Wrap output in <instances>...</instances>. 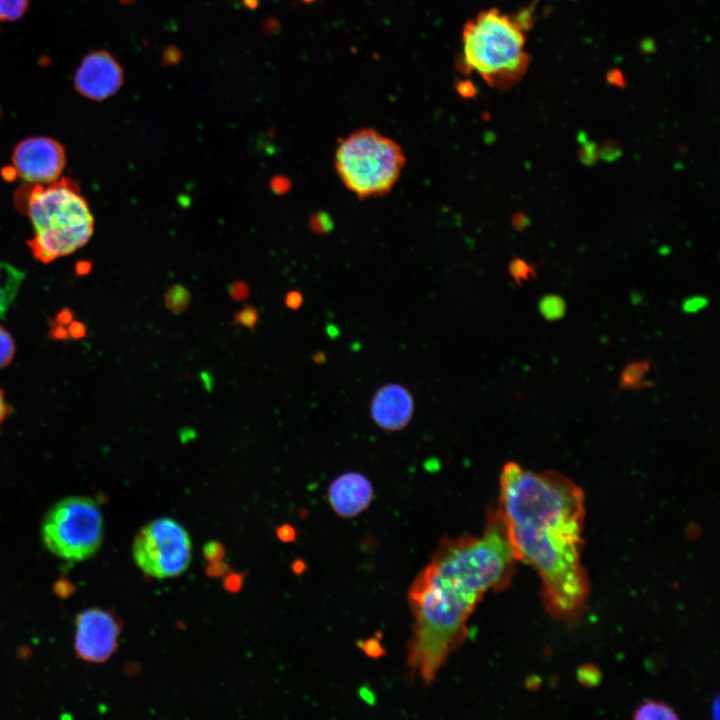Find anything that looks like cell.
<instances>
[{"label": "cell", "mask_w": 720, "mask_h": 720, "mask_svg": "<svg viewBox=\"0 0 720 720\" xmlns=\"http://www.w3.org/2000/svg\"><path fill=\"white\" fill-rule=\"evenodd\" d=\"M514 556L496 508L480 537L444 538L408 592L414 623L408 645L410 672L432 682L468 634L467 622L484 594L505 588Z\"/></svg>", "instance_id": "1"}, {"label": "cell", "mask_w": 720, "mask_h": 720, "mask_svg": "<svg viewBox=\"0 0 720 720\" xmlns=\"http://www.w3.org/2000/svg\"><path fill=\"white\" fill-rule=\"evenodd\" d=\"M497 509L507 527L555 528L582 534L583 493L556 473H537L515 462L506 463L500 476Z\"/></svg>", "instance_id": "2"}, {"label": "cell", "mask_w": 720, "mask_h": 720, "mask_svg": "<svg viewBox=\"0 0 720 720\" xmlns=\"http://www.w3.org/2000/svg\"><path fill=\"white\" fill-rule=\"evenodd\" d=\"M506 530L516 560L532 565L540 575L547 610L561 618L577 616L589 590L580 561L582 534L554 528Z\"/></svg>", "instance_id": "3"}, {"label": "cell", "mask_w": 720, "mask_h": 720, "mask_svg": "<svg viewBox=\"0 0 720 720\" xmlns=\"http://www.w3.org/2000/svg\"><path fill=\"white\" fill-rule=\"evenodd\" d=\"M16 206L31 220L34 235L27 244L34 258L49 263L84 246L94 220L79 186L69 178L46 186L28 185L16 193Z\"/></svg>", "instance_id": "4"}, {"label": "cell", "mask_w": 720, "mask_h": 720, "mask_svg": "<svg viewBox=\"0 0 720 720\" xmlns=\"http://www.w3.org/2000/svg\"><path fill=\"white\" fill-rule=\"evenodd\" d=\"M524 26L520 19L498 9L482 11L462 32L461 66L495 88H509L526 73Z\"/></svg>", "instance_id": "5"}, {"label": "cell", "mask_w": 720, "mask_h": 720, "mask_svg": "<svg viewBox=\"0 0 720 720\" xmlns=\"http://www.w3.org/2000/svg\"><path fill=\"white\" fill-rule=\"evenodd\" d=\"M334 163L343 185L364 200L391 192L400 179L406 156L393 139L375 129L362 128L338 143Z\"/></svg>", "instance_id": "6"}, {"label": "cell", "mask_w": 720, "mask_h": 720, "mask_svg": "<svg viewBox=\"0 0 720 720\" xmlns=\"http://www.w3.org/2000/svg\"><path fill=\"white\" fill-rule=\"evenodd\" d=\"M104 534L101 510L93 499L72 496L47 511L41 526L46 548L59 558L83 561L100 548Z\"/></svg>", "instance_id": "7"}, {"label": "cell", "mask_w": 720, "mask_h": 720, "mask_svg": "<svg viewBox=\"0 0 720 720\" xmlns=\"http://www.w3.org/2000/svg\"><path fill=\"white\" fill-rule=\"evenodd\" d=\"M132 555L137 567L146 576L155 579L177 577L188 569L191 562L190 535L176 520L157 518L137 532Z\"/></svg>", "instance_id": "8"}, {"label": "cell", "mask_w": 720, "mask_h": 720, "mask_svg": "<svg viewBox=\"0 0 720 720\" xmlns=\"http://www.w3.org/2000/svg\"><path fill=\"white\" fill-rule=\"evenodd\" d=\"M121 622L112 612L101 608L82 611L75 621L74 649L79 658L102 663L117 649Z\"/></svg>", "instance_id": "9"}, {"label": "cell", "mask_w": 720, "mask_h": 720, "mask_svg": "<svg viewBox=\"0 0 720 720\" xmlns=\"http://www.w3.org/2000/svg\"><path fill=\"white\" fill-rule=\"evenodd\" d=\"M12 161L16 173L30 183H51L65 166V150L54 139L29 137L14 148Z\"/></svg>", "instance_id": "10"}, {"label": "cell", "mask_w": 720, "mask_h": 720, "mask_svg": "<svg viewBox=\"0 0 720 720\" xmlns=\"http://www.w3.org/2000/svg\"><path fill=\"white\" fill-rule=\"evenodd\" d=\"M123 69L107 51L98 50L86 55L74 75V88L82 96L102 101L114 95L122 86Z\"/></svg>", "instance_id": "11"}, {"label": "cell", "mask_w": 720, "mask_h": 720, "mask_svg": "<svg viewBox=\"0 0 720 720\" xmlns=\"http://www.w3.org/2000/svg\"><path fill=\"white\" fill-rule=\"evenodd\" d=\"M414 398L402 384L389 383L381 386L373 395L370 414L382 430L396 432L404 429L414 414Z\"/></svg>", "instance_id": "12"}, {"label": "cell", "mask_w": 720, "mask_h": 720, "mask_svg": "<svg viewBox=\"0 0 720 720\" xmlns=\"http://www.w3.org/2000/svg\"><path fill=\"white\" fill-rule=\"evenodd\" d=\"M374 495L370 480L356 471L337 476L329 485L328 501L342 518H352L366 510Z\"/></svg>", "instance_id": "13"}, {"label": "cell", "mask_w": 720, "mask_h": 720, "mask_svg": "<svg viewBox=\"0 0 720 720\" xmlns=\"http://www.w3.org/2000/svg\"><path fill=\"white\" fill-rule=\"evenodd\" d=\"M24 279V272L18 268L0 262V317L7 312Z\"/></svg>", "instance_id": "14"}, {"label": "cell", "mask_w": 720, "mask_h": 720, "mask_svg": "<svg viewBox=\"0 0 720 720\" xmlns=\"http://www.w3.org/2000/svg\"><path fill=\"white\" fill-rule=\"evenodd\" d=\"M633 718L637 720H676L679 716L674 708L666 703L649 700L638 706Z\"/></svg>", "instance_id": "15"}, {"label": "cell", "mask_w": 720, "mask_h": 720, "mask_svg": "<svg viewBox=\"0 0 720 720\" xmlns=\"http://www.w3.org/2000/svg\"><path fill=\"white\" fill-rule=\"evenodd\" d=\"M190 300L189 291L181 285L170 287L165 294V305L174 314L183 313L188 308Z\"/></svg>", "instance_id": "16"}, {"label": "cell", "mask_w": 720, "mask_h": 720, "mask_svg": "<svg viewBox=\"0 0 720 720\" xmlns=\"http://www.w3.org/2000/svg\"><path fill=\"white\" fill-rule=\"evenodd\" d=\"M29 7V0H0V21L12 22L20 19Z\"/></svg>", "instance_id": "17"}, {"label": "cell", "mask_w": 720, "mask_h": 720, "mask_svg": "<svg viewBox=\"0 0 720 720\" xmlns=\"http://www.w3.org/2000/svg\"><path fill=\"white\" fill-rule=\"evenodd\" d=\"M509 273L518 285L536 277V268L521 258H514L509 264Z\"/></svg>", "instance_id": "18"}, {"label": "cell", "mask_w": 720, "mask_h": 720, "mask_svg": "<svg viewBox=\"0 0 720 720\" xmlns=\"http://www.w3.org/2000/svg\"><path fill=\"white\" fill-rule=\"evenodd\" d=\"M539 308L547 319H557L563 315L565 303L563 299L557 295H547L540 301Z\"/></svg>", "instance_id": "19"}, {"label": "cell", "mask_w": 720, "mask_h": 720, "mask_svg": "<svg viewBox=\"0 0 720 720\" xmlns=\"http://www.w3.org/2000/svg\"><path fill=\"white\" fill-rule=\"evenodd\" d=\"M15 354V342L2 326H0V369L7 366Z\"/></svg>", "instance_id": "20"}, {"label": "cell", "mask_w": 720, "mask_h": 720, "mask_svg": "<svg viewBox=\"0 0 720 720\" xmlns=\"http://www.w3.org/2000/svg\"><path fill=\"white\" fill-rule=\"evenodd\" d=\"M581 146L578 150L579 160L587 166L595 164L599 159L598 156V145L594 142L588 141L585 136L578 138Z\"/></svg>", "instance_id": "21"}, {"label": "cell", "mask_w": 720, "mask_h": 720, "mask_svg": "<svg viewBox=\"0 0 720 720\" xmlns=\"http://www.w3.org/2000/svg\"><path fill=\"white\" fill-rule=\"evenodd\" d=\"M258 321V311L254 306L245 305L234 315V324H239L250 330H254Z\"/></svg>", "instance_id": "22"}, {"label": "cell", "mask_w": 720, "mask_h": 720, "mask_svg": "<svg viewBox=\"0 0 720 720\" xmlns=\"http://www.w3.org/2000/svg\"><path fill=\"white\" fill-rule=\"evenodd\" d=\"M309 224L311 230L317 234L329 233L334 227V223L330 215L323 211L313 214L310 218Z\"/></svg>", "instance_id": "23"}, {"label": "cell", "mask_w": 720, "mask_h": 720, "mask_svg": "<svg viewBox=\"0 0 720 720\" xmlns=\"http://www.w3.org/2000/svg\"><path fill=\"white\" fill-rule=\"evenodd\" d=\"M598 156L607 162L616 161L622 156V149L616 141L606 140L598 146Z\"/></svg>", "instance_id": "24"}, {"label": "cell", "mask_w": 720, "mask_h": 720, "mask_svg": "<svg viewBox=\"0 0 720 720\" xmlns=\"http://www.w3.org/2000/svg\"><path fill=\"white\" fill-rule=\"evenodd\" d=\"M203 555L209 562L222 561L225 555L224 546L218 541H209L203 547Z\"/></svg>", "instance_id": "25"}, {"label": "cell", "mask_w": 720, "mask_h": 720, "mask_svg": "<svg viewBox=\"0 0 720 720\" xmlns=\"http://www.w3.org/2000/svg\"><path fill=\"white\" fill-rule=\"evenodd\" d=\"M229 295L236 301H242L249 295V287L243 281L232 282L228 287Z\"/></svg>", "instance_id": "26"}, {"label": "cell", "mask_w": 720, "mask_h": 720, "mask_svg": "<svg viewBox=\"0 0 720 720\" xmlns=\"http://www.w3.org/2000/svg\"><path fill=\"white\" fill-rule=\"evenodd\" d=\"M271 190L278 195H283L290 190V180L282 175H277L271 179L270 182Z\"/></svg>", "instance_id": "27"}, {"label": "cell", "mask_w": 720, "mask_h": 720, "mask_svg": "<svg viewBox=\"0 0 720 720\" xmlns=\"http://www.w3.org/2000/svg\"><path fill=\"white\" fill-rule=\"evenodd\" d=\"M73 585L66 579H59L54 584V592L61 598H67L73 593Z\"/></svg>", "instance_id": "28"}, {"label": "cell", "mask_w": 720, "mask_h": 720, "mask_svg": "<svg viewBox=\"0 0 720 720\" xmlns=\"http://www.w3.org/2000/svg\"><path fill=\"white\" fill-rule=\"evenodd\" d=\"M303 304V296L299 291L292 290L285 296V305L291 310L299 309Z\"/></svg>", "instance_id": "29"}, {"label": "cell", "mask_w": 720, "mask_h": 720, "mask_svg": "<svg viewBox=\"0 0 720 720\" xmlns=\"http://www.w3.org/2000/svg\"><path fill=\"white\" fill-rule=\"evenodd\" d=\"M707 304V300L701 296L689 298L684 303V309L688 312H695L703 308Z\"/></svg>", "instance_id": "30"}, {"label": "cell", "mask_w": 720, "mask_h": 720, "mask_svg": "<svg viewBox=\"0 0 720 720\" xmlns=\"http://www.w3.org/2000/svg\"><path fill=\"white\" fill-rule=\"evenodd\" d=\"M228 571L227 565L223 561L210 562L207 567V575L210 577H219L225 575Z\"/></svg>", "instance_id": "31"}, {"label": "cell", "mask_w": 720, "mask_h": 720, "mask_svg": "<svg viewBox=\"0 0 720 720\" xmlns=\"http://www.w3.org/2000/svg\"><path fill=\"white\" fill-rule=\"evenodd\" d=\"M511 220L513 227L518 231H522L530 225V219L528 215L520 211L513 214Z\"/></svg>", "instance_id": "32"}, {"label": "cell", "mask_w": 720, "mask_h": 720, "mask_svg": "<svg viewBox=\"0 0 720 720\" xmlns=\"http://www.w3.org/2000/svg\"><path fill=\"white\" fill-rule=\"evenodd\" d=\"M225 588L230 592H236L241 588L242 576L240 574H229L225 579Z\"/></svg>", "instance_id": "33"}, {"label": "cell", "mask_w": 720, "mask_h": 720, "mask_svg": "<svg viewBox=\"0 0 720 720\" xmlns=\"http://www.w3.org/2000/svg\"><path fill=\"white\" fill-rule=\"evenodd\" d=\"M295 530L290 525H282L277 529V536L284 542H290L295 538Z\"/></svg>", "instance_id": "34"}, {"label": "cell", "mask_w": 720, "mask_h": 720, "mask_svg": "<svg viewBox=\"0 0 720 720\" xmlns=\"http://www.w3.org/2000/svg\"><path fill=\"white\" fill-rule=\"evenodd\" d=\"M10 406L5 400L4 393L0 388V425L3 423V421L6 419L8 414L10 413Z\"/></svg>", "instance_id": "35"}, {"label": "cell", "mask_w": 720, "mask_h": 720, "mask_svg": "<svg viewBox=\"0 0 720 720\" xmlns=\"http://www.w3.org/2000/svg\"><path fill=\"white\" fill-rule=\"evenodd\" d=\"M202 379L204 380V384L207 389H210L212 386L211 376L208 374L202 373Z\"/></svg>", "instance_id": "36"}, {"label": "cell", "mask_w": 720, "mask_h": 720, "mask_svg": "<svg viewBox=\"0 0 720 720\" xmlns=\"http://www.w3.org/2000/svg\"><path fill=\"white\" fill-rule=\"evenodd\" d=\"M248 1H256V0H248Z\"/></svg>", "instance_id": "37"}]
</instances>
